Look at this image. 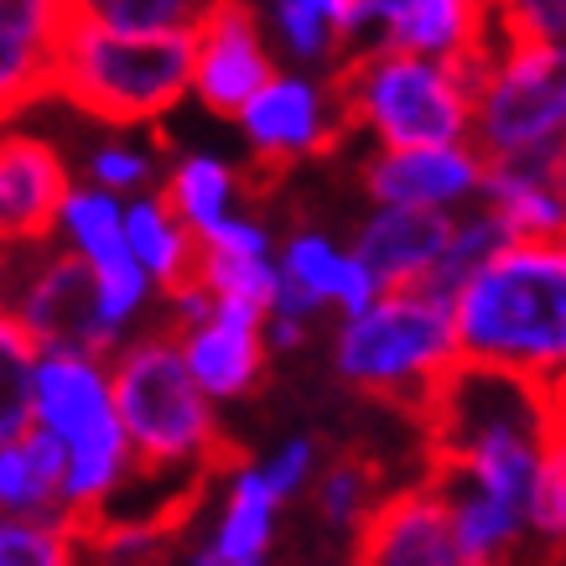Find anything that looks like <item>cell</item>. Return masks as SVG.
<instances>
[{
	"label": "cell",
	"instance_id": "cell-1",
	"mask_svg": "<svg viewBox=\"0 0 566 566\" xmlns=\"http://www.w3.org/2000/svg\"><path fill=\"white\" fill-rule=\"evenodd\" d=\"M458 359L556 385L566 375V234L510 240L452 292Z\"/></svg>",
	"mask_w": 566,
	"mask_h": 566
},
{
	"label": "cell",
	"instance_id": "cell-2",
	"mask_svg": "<svg viewBox=\"0 0 566 566\" xmlns=\"http://www.w3.org/2000/svg\"><path fill=\"white\" fill-rule=\"evenodd\" d=\"M109 390L136 458V479H172L182 489H203L234 463L219 406L188 375L172 327L125 338L109 354Z\"/></svg>",
	"mask_w": 566,
	"mask_h": 566
},
{
	"label": "cell",
	"instance_id": "cell-3",
	"mask_svg": "<svg viewBox=\"0 0 566 566\" xmlns=\"http://www.w3.org/2000/svg\"><path fill=\"white\" fill-rule=\"evenodd\" d=\"M32 427L63 447V515L73 525L104 515L130 489L136 458L115 416L109 359L69 344L42 348L32 385Z\"/></svg>",
	"mask_w": 566,
	"mask_h": 566
},
{
	"label": "cell",
	"instance_id": "cell-4",
	"mask_svg": "<svg viewBox=\"0 0 566 566\" xmlns=\"http://www.w3.org/2000/svg\"><path fill=\"white\" fill-rule=\"evenodd\" d=\"M458 333L452 302L427 286H395L379 292L369 307L348 312L333 327L327 369L338 385L369 400H395L421 411L431 390L458 369Z\"/></svg>",
	"mask_w": 566,
	"mask_h": 566
},
{
	"label": "cell",
	"instance_id": "cell-5",
	"mask_svg": "<svg viewBox=\"0 0 566 566\" xmlns=\"http://www.w3.org/2000/svg\"><path fill=\"white\" fill-rule=\"evenodd\" d=\"M489 57H421L369 48L338 73V109L348 130H369L379 146H447L473 140V94Z\"/></svg>",
	"mask_w": 566,
	"mask_h": 566
},
{
	"label": "cell",
	"instance_id": "cell-6",
	"mask_svg": "<svg viewBox=\"0 0 566 566\" xmlns=\"http://www.w3.org/2000/svg\"><path fill=\"white\" fill-rule=\"evenodd\" d=\"M52 94L104 125H151L192 94V32L125 36L73 17Z\"/></svg>",
	"mask_w": 566,
	"mask_h": 566
},
{
	"label": "cell",
	"instance_id": "cell-7",
	"mask_svg": "<svg viewBox=\"0 0 566 566\" xmlns=\"http://www.w3.org/2000/svg\"><path fill=\"white\" fill-rule=\"evenodd\" d=\"M566 140V42H504L473 94L483 161L556 156Z\"/></svg>",
	"mask_w": 566,
	"mask_h": 566
},
{
	"label": "cell",
	"instance_id": "cell-8",
	"mask_svg": "<svg viewBox=\"0 0 566 566\" xmlns=\"http://www.w3.org/2000/svg\"><path fill=\"white\" fill-rule=\"evenodd\" d=\"M240 130L260 167L281 172L292 161L323 156L348 125H344V109H338L333 88L312 84L302 73H271L265 88L240 109Z\"/></svg>",
	"mask_w": 566,
	"mask_h": 566
},
{
	"label": "cell",
	"instance_id": "cell-9",
	"mask_svg": "<svg viewBox=\"0 0 566 566\" xmlns=\"http://www.w3.org/2000/svg\"><path fill=\"white\" fill-rule=\"evenodd\" d=\"M489 161L473 140L447 146H379L364 167V192L385 208H427V213H463L483 198Z\"/></svg>",
	"mask_w": 566,
	"mask_h": 566
},
{
	"label": "cell",
	"instance_id": "cell-10",
	"mask_svg": "<svg viewBox=\"0 0 566 566\" xmlns=\"http://www.w3.org/2000/svg\"><path fill=\"white\" fill-rule=\"evenodd\" d=\"M271 73L255 11L244 0H208L192 27V94L203 99V109L240 120V109L265 88Z\"/></svg>",
	"mask_w": 566,
	"mask_h": 566
},
{
	"label": "cell",
	"instance_id": "cell-11",
	"mask_svg": "<svg viewBox=\"0 0 566 566\" xmlns=\"http://www.w3.org/2000/svg\"><path fill=\"white\" fill-rule=\"evenodd\" d=\"M348 566H463L442 483L427 473L416 483L385 489L375 515L348 541Z\"/></svg>",
	"mask_w": 566,
	"mask_h": 566
},
{
	"label": "cell",
	"instance_id": "cell-12",
	"mask_svg": "<svg viewBox=\"0 0 566 566\" xmlns=\"http://www.w3.org/2000/svg\"><path fill=\"white\" fill-rule=\"evenodd\" d=\"M177 344L188 359V375L213 406H240L265 385L271 375V348H265V312L240 307V302H219L208 317L177 327Z\"/></svg>",
	"mask_w": 566,
	"mask_h": 566
},
{
	"label": "cell",
	"instance_id": "cell-13",
	"mask_svg": "<svg viewBox=\"0 0 566 566\" xmlns=\"http://www.w3.org/2000/svg\"><path fill=\"white\" fill-rule=\"evenodd\" d=\"M0 307L32 333L36 348L69 344L109 359V338H104L99 302H94V265L84 255H73V250L32 265V275L17 286V296H6Z\"/></svg>",
	"mask_w": 566,
	"mask_h": 566
},
{
	"label": "cell",
	"instance_id": "cell-14",
	"mask_svg": "<svg viewBox=\"0 0 566 566\" xmlns=\"http://www.w3.org/2000/svg\"><path fill=\"white\" fill-rule=\"evenodd\" d=\"M69 21V0H0V125L52 94Z\"/></svg>",
	"mask_w": 566,
	"mask_h": 566
},
{
	"label": "cell",
	"instance_id": "cell-15",
	"mask_svg": "<svg viewBox=\"0 0 566 566\" xmlns=\"http://www.w3.org/2000/svg\"><path fill=\"white\" fill-rule=\"evenodd\" d=\"M69 188V167L48 140L0 136V250L48 240Z\"/></svg>",
	"mask_w": 566,
	"mask_h": 566
},
{
	"label": "cell",
	"instance_id": "cell-16",
	"mask_svg": "<svg viewBox=\"0 0 566 566\" xmlns=\"http://www.w3.org/2000/svg\"><path fill=\"white\" fill-rule=\"evenodd\" d=\"M447 234H452V213L375 203V213L354 229L348 250L379 281V292H395V286H421L437 271V260L447 250Z\"/></svg>",
	"mask_w": 566,
	"mask_h": 566
},
{
	"label": "cell",
	"instance_id": "cell-17",
	"mask_svg": "<svg viewBox=\"0 0 566 566\" xmlns=\"http://www.w3.org/2000/svg\"><path fill=\"white\" fill-rule=\"evenodd\" d=\"M219 515L208 525L203 546L213 556L234 566H271L275 556V541H281V515L286 504L271 494V483L260 479L255 463H234L219 473Z\"/></svg>",
	"mask_w": 566,
	"mask_h": 566
},
{
	"label": "cell",
	"instance_id": "cell-18",
	"mask_svg": "<svg viewBox=\"0 0 566 566\" xmlns=\"http://www.w3.org/2000/svg\"><path fill=\"white\" fill-rule=\"evenodd\" d=\"M479 203L494 208L510 240H562L566 234V192L556 188V156L489 161Z\"/></svg>",
	"mask_w": 566,
	"mask_h": 566
},
{
	"label": "cell",
	"instance_id": "cell-19",
	"mask_svg": "<svg viewBox=\"0 0 566 566\" xmlns=\"http://www.w3.org/2000/svg\"><path fill=\"white\" fill-rule=\"evenodd\" d=\"M483 27H489V0H390L375 48L421 52V57H489Z\"/></svg>",
	"mask_w": 566,
	"mask_h": 566
},
{
	"label": "cell",
	"instance_id": "cell-20",
	"mask_svg": "<svg viewBox=\"0 0 566 566\" xmlns=\"http://www.w3.org/2000/svg\"><path fill=\"white\" fill-rule=\"evenodd\" d=\"M0 520H69L63 515V447L48 431H27L0 447Z\"/></svg>",
	"mask_w": 566,
	"mask_h": 566
},
{
	"label": "cell",
	"instance_id": "cell-21",
	"mask_svg": "<svg viewBox=\"0 0 566 566\" xmlns=\"http://www.w3.org/2000/svg\"><path fill=\"white\" fill-rule=\"evenodd\" d=\"M125 250L136 255V265L156 281V292H172L198 265V240L192 229L177 219L161 192H136L125 203Z\"/></svg>",
	"mask_w": 566,
	"mask_h": 566
},
{
	"label": "cell",
	"instance_id": "cell-22",
	"mask_svg": "<svg viewBox=\"0 0 566 566\" xmlns=\"http://www.w3.org/2000/svg\"><path fill=\"white\" fill-rule=\"evenodd\" d=\"M167 208L177 219L192 229V240L208 234L213 223H223L229 213H240V172L223 161V156H208V151H192L182 156L172 172H167Z\"/></svg>",
	"mask_w": 566,
	"mask_h": 566
},
{
	"label": "cell",
	"instance_id": "cell-23",
	"mask_svg": "<svg viewBox=\"0 0 566 566\" xmlns=\"http://www.w3.org/2000/svg\"><path fill=\"white\" fill-rule=\"evenodd\" d=\"M312 515L323 520V531H333L338 541H354L364 531V520L375 515V504L385 499V483H379V468L369 458H327L317 483H312Z\"/></svg>",
	"mask_w": 566,
	"mask_h": 566
},
{
	"label": "cell",
	"instance_id": "cell-24",
	"mask_svg": "<svg viewBox=\"0 0 566 566\" xmlns=\"http://www.w3.org/2000/svg\"><path fill=\"white\" fill-rule=\"evenodd\" d=\"M63 240H69L73 255H84L88 265H104V260L130 255L125 250V203L104 188H69L63 208H57V223H52Z\"/></svg>",
	"mask_w": 566,
	"mask_h": 566
},
{
	"label": "cell",
	"instance_id": "cell-25",
	"mask_svg": "<svg viewBox=\"0 0 566 566\" xmlns=\"http://www.w3.org/2000/svg\"><path fill=\"white\" fill-rule=\"evenodd\" d=\"M36 338L0 307V447L32 431V385H36Z\"/></svg>",
	"mask_w": 566,
	"mask_h": 566
},
{
	"label": "cell",
	"instance_id": "cell-26",
	"mask_svg": "<svg viewBox=\"0 0 566 566\" xmlns=\"http://www.w3.org/2000/svg\"><path fill=\"white\" fill-rule=\"evenodd\" d=\"M499 244H510V234H504V223L494 219V208L473 203V208H463V213H452V234H447V250H442V260H437V271H431L421 286L452 302V292H458L468 275L479 271L483 260L494 255Z\"/></svg>",
	"mask_w": 566,
	"mask_h": 566
},
{
	"label": "cell",
	"instance_id": "cell-27",
	"mask_svg": "<svg viewBox=\"0 0 566 566\" xmlns=\"http://www.w3.org/2000/svg\"><path fill=\"white\" fill-rule=\"evenodd\" d=\"M69 6L78 21H94L104 32L161 36V32H192L208 0H69Z\"/></svg>",
	"mask_w": 566,
	"mask_h": 566
},
{
	"label": "cell",
	"instance_id": "cell-28",
	"mask_svg": "<svg viewBox=\"0 0 566 566\" xmlns=\"http://www.w3.org/2000/svg\"><path fill=\"white\" fill-rule=\"evenodd\" d=\"M0 566H84L73 520H0Z\"/></svg>",
	"mask_w": 566,
	"mask_h": 566
},
{
	"label": "cell",
	"instance_id": "cell-29",
	"mask_svg": "<svg viewBox=\"0 0 566 566\" xmlns=\"http://www.w3.org/2000/svg\"><path fill=\"white\" fill-rule=\"evenodd\" d=\"M192 281H203L219 302L265 312L275 296V255H223V250H198Z\"/></svg>",
	"mask_w": 566,
	"mask_h": 566
},
{
	"label": "cell",
	"instance_id": "cell-30",
	"mask_svg": "<svg viewBox=\"0 0 566 566\" xmlns=\"http://www.w3.org/2000/svg\"><path fill=\"white\" fill-rule=\"evenodd\" d=\"M531 535L551 556L566 551V427H556L546 442V463H541V483H535L531 504Z\"/></svg>",
	"mask_w": 566,
	"mask_h": 566
},
{
	"label": "cell",
	"instance_id": "cell-31",
	"mask_svg": "<svg viewBox=\"0 0 566 566\" xmlns=\"http://www.w3.org/2000/svg\"><path fill=\"white\" fill-rule=\"evenodd\" d=\"M323 442L312 437V431H296V437H286V442H275L265 458H255L260 479L271 483V494L281 499V504H292V499H307L312 483H317V473H323Z\"/></svg>",
	"mask_w": 566,
	"mask_h": 566
},
{
	"label": "cell",
	"instance_id": "cell-32",
	"mask_svg": "<svg viewBox=\"0 0 566 566\" xmlns=\"http://www.w3.org/2000/svg\"><path fill=\"white\" fill-rule=\"evenodd\" d=\"M275 36H281L286 52L302 57V63H323V57H333V48H338L333 21L307 11L302 0H275Z\"/></svg>",
	"mask_w": 566,
	"mask_h": 566
},
{
	"label": "cell",
	"instance_id": "cell-33",
	"mask_svg": "<svg viewBox=\"0 0 566 566\" xmlns=\"http://www.w3.org/2000/svg\"><path fill=\"white\" fill-rule=\"evenodd\" d=\"M504 42H566V0H499Z\"/></svg>",
	"mask_w": 566,
	"mask_h": 566
},
{
	"label": "cell",
	"instance_id": "cell-34",
	"mask_svg": "<svg viewBox=\"0 0 566 566\" xmlns=\"http://www.w3.org/2000/svg\"><path fill=\"white\" fill-rule=\"evenodd\" d=\"M88 182L104 192H140L151 182V156L136 151V146H120V140H109L99 151L88 156Z\"/></svg>",
	"mask_w": 566,
	"mask_h": 566
},
{
	"label": "cell",
	"instance_id": "cell-35",
	"mask_svg": "<svg viewBox=\"0 0 566 566\" xmlns=\"http://www.w3.org/2000/svg\"><path fill=\"white\" fill-rule=\"evenodd\" d=\"M302 6H307V11H317V17H327L333 27H338V17L348 11V0H302Z\"/></svg>",
	"mask_w": 566,
	"mask_h": 566
},
{
	"label": "cell",
	"instance_id": "cell-36",
	"mask_svg": "<svg viewBox=\"0 0 566 566\" xmlns=\"http://www.w3.org/2000/svg\"><path fill=\"white\" fill-rule=\"evenodd\" d=\"M182 566H234V562H223V556H213V551H208L203 541H198V546H192L188 556H182Z\"/></svg>",
	"mask_w": 566,
	"mask_h": 566
},
{
	"label": "cell",
	"instance_id": "cell-37",
	"mask_svg": "<svg viewBox=\"0 0 566 566\" xmlns=\"http://www.w3.org/2000/svg\"><path fill=\"white\" fill-rule=\"evenodd\" d=\"M551 411H556V427H566V375L551 385Z\"/></svg>",
	"mask_w": 566,
	"mask_h": 566
},
{
	"label": "cell",
	"instance_id": "cell-38",
	"mask_svg": "<svg viewBox=\"0 0 566 566\" xmlns=\"http://www.w3.org/2000/svg\"><path fill=\"white\" fill-rule=\"evenodd\" d=\"M556 188L566 192V140H562V151H556Z\"/></svg>",
	"mask_w": 566,
	"mask_h": 566
}]
</instances>
